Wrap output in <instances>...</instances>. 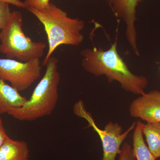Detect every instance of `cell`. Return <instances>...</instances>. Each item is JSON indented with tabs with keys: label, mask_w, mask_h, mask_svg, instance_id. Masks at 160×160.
<instances>
[{
	"label": "cell",
	"mask_w": 160,
	"mask_h": 160,
	"mask_svg": "<svg viewBox=\"0 0 160 160\" xmlns=\"http://www.w3.org/2000/svg\"><path fill=\"white\" fill-rule=\"evenodd\" d=\"M26 9H34L42 11L47 8L50 5V0H25L24 2Z\"/></svg>",
	"instance_id": "5bb4252c"
},
{
	"label": "cell",
	"mask_w": 160,
	"mask_h": 160,
	"mask_svg": "<svg viewBox=\"0 0 160 160\" xmlns=\"http://www.w3.org/2000/svg\"><path fill=\"white\" fill-rule=\"evenodd\" d=\"M142 131L149 150L157 159L160 158V122L142 123Z\"/></svg>",
	"instance_id": "7c38bea8"
},
{
	"label": "cell",
	"mask_w": 160,
	"mask_h": 160,
	"mask_svg": "<svg viewBox=\"0 0 160 160\" xmlns=\"http://www.w3.org/2000/svg\"><path fill=\"white\" fill-rule=\"evenodd\" d=\"M9 3L0 1V30L2 29L11 18L12 11Z\"/></svg>",
	"instance_id": "4fadbf2b"
},
{
	"label": "cell",
	"mask_w": 160,
	"mask_h": 160,
	"mask_svg": "<svg viewBox=\"0 0 160 160\" xmlns=\"http://www.w3.org/2000/svg\"><path fill=\"white\" fill-rule=\"evenodd\" d=\"M8 137L6 130L4 128L2 122L0 118V147L3 145L6 138Z\"/></svg>",
	"instance_id": "2e32d148"
},
{
	"label": "cell",
	"mask_w": 160,
	"mask_h": 160,
	"mask_svg": "<svg viewBox=\"0 0 160 160\" xmlns=\"http://www.w3.org/2000/svg\"><path fill=\"white\" fill-rule=\"evenodd\" d=\"M27 100L16 89L0 79V114L8 113L12 108L22 107Z\"/></svg>",
	"instance_id": "9c48e42d"
},
{
	"label": "cell",
	"mask_w": 160,
	"mask_h": 160,
	"mask_svg": "<svg viewBox=\"0 0 160 160\" xmlns=\"http://www.w3.org/2000/svg\"><path fill=\"white\" fill-rule=\"evenodd\" d=\"M131 117L147 123L160 122V91L152 90L133 100L129 108Z\"/></svg>",
	"instance_id": "ba28073f"
},
{
	"label": "cell",
	"mask_w": 160,
	"mask_h": 160,
	"mask_svg": "<svg viewBox=\"0 0 160 160\" xmlns=\"http://www.w3.org/2000/svg\"><path fill=\"white\" fill-rule=\"evenodd\" d=\"M143 0H107L118 18L125 23L126 37L134 53L139 56L138 48L137 32L135 26L137 7Z\"/></svg>",
	"instance_id": "52a82bcc"
},
{
	"label": "cell",
	"mask_w": 160,
	"mask_h": 160,
	"mask_svg": "<svg viewBox=\"0 0 160 160\" xmlns=\"http://www.w3.org/2000/svg\"><path fill=\"white\" fill-rule=\"evenodd\" d=\"M58 60L51 56L45 66V74L35 88L31 97L22 107L12 108L8 112L16 119L33 121L50 115L58 100V86L61 76L58 70Z\"/></svg>",
	"instance_id": "7a4b0ae2"
},
{
	"label": "cell",
	"mask_w": 160,
	"mask_h": 160,
	"mask_svg": "<svg viewBox=\"0 0 160 160\" xmlns=\"http://www.w3.org/2000/svg\"><path fill=\"white\" fill-rule=\"evenodd\" d=\"M23 16L19 11H12L11 18L0 32V52L9 59L22 62L40 59L44 55L46 44L33 42L22 29Z\"/></svg>",
	"instance_id": "277c9868"
},
{
	"label": "cell",
	"mask_w": 160,
	"mask_h": 160,
	"mask_svg": "<svg viewBox=\"0 0 160 160\" xmlns=\"http://www.w3.org/2000/svg\"><path fill=\"white\" fill-rule=\"evenodd\" d=\"M118 160H136L133 148L131 145L125 142L121 148V152Z\"/></svg>",
	"instance_id": "9a60e30c"
},
{
	"label": "cell",
	"mask_w": 160,
	"mask_h": 160,
	"mask_svg": "<svg viewBox=\"0 0 160 160\" xmlns=\"http://www.w3.org/2000/svg\"><path fill=\"white\" fill-rule=\"evenodd\" d=\"M0 1L7 2L9 4H11L18 8L26 9V6L24 2H22L21 0H0Z\"/></svg>",
	"instance_id": "e0dca14e"
},
{
	"label": "cell",
	"mask_w": 160,
	"mask_h": 160,
	"mask_svg": "<svg viewBox=\"0 0 160 160\" xmlns=\"http://www.w3.org/2000/svg\"><path fill=\"white\" fill-rule=\"evenodd\" d=\"M29 146L26 142L16 141L9 137L0 147V160H29Z\"/></svg>",
	"instance_id": "30bf717a"
},
{
	"label": "cell",
	"mask_w": 160,
	"mask_h": 160,
	"mask_svg": "<svg viewBox=\"0 0 160 160\" xmlns=\"http://www.w3.org/2000/svg\"><path fill=\"white\" fill-rule=\"evenodd\" d=\"M82 66L95 76H105L109 82H118L122 89L136 95L144 94L148 85L147 78L132 73L118 52L117 42L107 50L94 47L81 52Z\"/></svg>",
	"instance_id": "6da1fadb"
},
{
	"label": "cell",
	"mask_w": 160,
	"mask_h": 160,
	"mask_svg": "<svg viewBox=\"0 0 160 160\" xmlns=\"http://www.w3.org/2000/svg\"><path fill=\"white\" fill-rule=\"evenodd\" d=\"M142 125V123L138 121L132 135V148L136 159L156 160V158L155 157L149 150L143 139Z\"/></svg>",
	"instance_id": "8fae6325"
},
{
	"label": "cell",
	"mask_w": 160,
	"mask_h": 160,
	"mask_svg": "<svg viewBox=\"0 0 160 160\" xmlns=\"http://www.w3.org/2000/svg\"><path fill=\"white\" fill-rule=\"evenodd\" d=\"M73 112L75 115L86 120L89 123V127H92L98 135L102 145V160H115L117 155L121 153L122 143L136 126L137 123L134 122L127 130L123 132L122 127L118 123L109 122L104 129H100L81 100L75 104Z\"/></svg>",
	"instance_id": "5b68a950"
},
{
	"label": "cell",
	"mask_w": 160,
	"mask_h": 160,
	"mask_svg": "<svg viewBox=\"0 0 160 160\" xmlns=\"http://www.w3.org/2000/svg\"><path fill=\"white\" fill-rule=\"evenodd\" d=\"M41 70L40 59L22 62L0 58V79L9 82L19 92L28 89L39 78Z\"/></svg>",
	"instance_id": "8992f818"
},
{
	"label": "cell",
	"mask_w": 160,
	"mask_h": 160,
	"mask_svg": "<svg viewBox=\"0 0 160 160\" xmlns=\"http://www.w3.org/2000/svg\"><path fill=\"white\" fill-rule=\"evenodd\" d=\"M28 10L42 23L47 35L49 48L43 66L59 46L62 45L78 46L82 43L84 36L82 31L86 25L83 20L69 17L66 12L52 3L42 11L34 9Z\"/></svg>",
	"instance_id": "3957f363"
}]
</instances>
